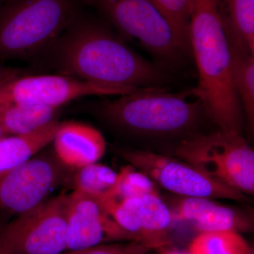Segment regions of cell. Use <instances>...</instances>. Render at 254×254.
Instances as JSON below:
<instances>
[{
  "mask_svg": "<svg viewBox=\"0 0 254 254\" xmlns=\"http://www.w3.org/2000/svg\"><path fill=\"white\" fill-rule=\"evenodd\" d=\"M64 76L108 86L163 88L167 70L127 45L109 25L80 13L36 60Z\"/></svg>",
  "mask_w": 254,
  "mask_h": 254,
  "instance_id": "cell-1",
  "label": "cell"
},
{
  "mask_svg": "<svg viewBox=\"0 0 254 254\" xmlns=\"http://www.w3.org/2000/svg\"><path fill=\"white\" fill-rule=\"evenodd\" d=\"M91 109L120 134L144 141H173L176 145L208 131L203 128L212 122L195 88L179 93L165 88H141L95 103Z\"/></svg>",
  "mask_w": 254,
  "mask_h": 254,
  "instance_id": "cell-2",
  "label": "cell"
},
{
  "mask_svg": "<svg viewBox=\"0 0 254 254\" xmlns=\"http://www.w3.org/2000/svg\"><path fill=\"white\" fill-rule=\"evenodd\" d=\"M190 41L198 73L197 97L217 128L242 134L245 118L232 83L230 46L217 0H192Z\"/></svg>",
  "mask_w": 254,
  "mask_h": 254,
  "instance_id": "cell-3",
  "label": "cell"
},
{
  "mask_svg": "<svg viewBox=\"0 0 254 254\" xmlns=\"http://www.w3.org/2000/svg\"><path fill=\"white\" fill-rule=\"evenodd\" d=\"M81 1L7 0L0 8V59H38L81 13Z\"/></svg>",
  "mask_w": 254,
  "mask_h": 254,
  "instance_id": "cell-4",
  "label": "cell"
},
{
  "mask_svg": "<svg viewBox=\"0 0 254 254\" xmlns=\"http://www.w3.org/2000/svg\"><path fill=\"white\" fill-rule=\"evenodd\" d=\"M173 154L210 180L254 194V151L242 134L218 128L180 142Z\"/></svg>",
  "mask_w": 254,
  "mask_h": 254,
  "instance_id": "cell-5",
  "label": "cell"
},
{
  "mask_svg": "<svg viewBox=\"0 0 254 254\" xmlns=\"http://www.w3.org/2000/svg\"><path fill=\"white\" fill-rule=\"evenodd\" d=\"M98 9L125 41L134 42L165 69L188 56L166 18L151 0H83Z\"/></svg>",
  "mask_w": 254,
  "mask_h": 254,
  "instance_id": "cell-6",
  "label": "cell"
},
{
  "mask_svg": "<svg viewBox=\"0 0 254 254\" xmlns=\"http://www.w3.org/2000/svg\"><path fill=\"white\" fill-rule=\"evenodd\" d=\"M68 194L45 200L0 227V254H61L66 250Z\"/></svg>",
  "mask_w": 254,
  "mask_h": 254,
  "instance_id": "cell-7",
  "label": "cell"
},
{
  "mask_svg": "<svg viewBox=\"0 0 254 254\" xmlns=\"http://www.w3.org/2000/svg\"><path fill=\"white\" fill-rule=\"evenodd\" d=\"M114 152L165 190L182 197L248 201L247 195L210 180L190 164L150 150L115 147Z\"/></svg>",
  "mask_w": 254,
  "mask_h": 254,
  "instance_id": "cell-8",
  "label": "cell"
},
{
  "mask_svg": "<svg viewBox=\"0 0 254 254\" xmlns=\"http://www.w3.org/2000/svg\"><path fill=\"white\" fill-rule=\"evenodd\" d=\"M73 170L61 163L54 150H41L0 176V208L18 215L36 208L55 187L68 182Z\"/></svg>",
  "mask_w": 254,
  "mask_h": 254,
  "instance_id": "cell-9",
  "label": "cell"
},
{
  "mask_svg": "<svg viewBox=\"0 0 254 254\" xmlns=\"http://www.w3.org/2000/svg\"><path fill=\"white\" fill-rule=\"evenodd\" d=\"M137 90L92 83L61 74L30 73L18 76L0 87V109L15 105L62 108L66 103L83 97L119 96Z\"/></svg>",
  "mask_w": 254,
  "mask_h": 254,
  "instance_id": "cell-10",
  "label": "cell"
},
{
  "mask_svg": "<svg viewBox=\"0 0 254 254\" xmlns=\"http://www.w3.org/2000/svg\"><path fill=\"white\" fill-rule=\"evenodd\" d=\"M136 241L110 215L104 200L73 190L68 194L66 250Z\"/></svg>",
  "mask_w": 254,
  "mask_h": 254,
  "instance_id": "cell-11",
  "label": "cell"
},
{
  "mask_svg": "<svg viewBox=\"0 0 254 254\" xmlns=\"http://www.w3.org/2000/svg\"><path fill=\"white\" fill-rule=\"evenodd\" d=\"M107 208L123 230L152 249L168 246L169 229L174 221L173 212L160 194L141 198L109 200Z\"/></svg>",
  "mask_w": 254,
  "mask_h": 254,
  "instance_id": "cell-12",
  "label": "cell"
},
{
  "mask_svg": "<svg viewBox=\"0 0 254 254\" xmlns=\"http://www.w3.org/2000/svg\"><path fill=\"white\" fill-rule=\"evenodd\" d=\"M174 220L188 222L200 233L217 232H251L252 215L240 209L218 204L212 199L200 197H183L177 202Z\"/></svg>",
  "mask_w": 254,
  "mask_h": 254,
  "instance_id": "cell-13",
  "label": "cell"
},
{
  "mask_svg": "<svg viewBox=\"0 0 254 254\" xmlns=\"http://www.w3.org/2000/svg\"><path fill=\"white\" fill-rule=\"evenodd\" d=\"M53 143L58 158L72 169L98 163L106 150V141L100 131L78 122L63 123Z\"/></svg>",
  "mask_w": 254,
  "mask_h": 254,
  "instance_id": "cell-14",
  "label": "cell"
},
{
  "mask_svg": "<svg viewBox=\"0 0 254 254\" xmlns=\"http://www.w3.org/2000/svg\"><path fill=\"white\" fill-rule=\"evenodd\" d=\"M58 120L24 135L6 136L0 140V176L34 156L53 143L61 127Z\"/></svg>",
  "mask_w": 254,
  "mask_h": 254,
  "instance_id": "cell-15",
  "label": "cell"
},
{
  "mask_svg": "<svg viewBox=\"0 0 254 254\" xmlns=\"http://www.w3.org/2000/svg\"><path fill=\"white\" fill-rule=\"evenodd\" d=\"M230 43L254 55V0H217Z\"/></svg>",
  "mask_w": 254,
  "mask_h": 254,
  "instance_id": "cell-16",
  "label": "cell"
},
{
  "mask_svg": "<svg viewBox=\"0 0 254 254\" xmlns=\"http://www.w3.org/2000/svg\"><path fill=\"white\" fill-rule=\"evenodd\" d=\"M229 46L232 83L243 111L245 127L252 136L254 128V55L230 42Z\"/></svg>",
  "mask_w": 254,
  "mask_h": 254,
  "instance_id": "cell-17",
  "label": "cell"
},
{
  "mask_svg": "<svg viewBox=\"0 0 254 254\" xmlns=\"http://www.w3.org/2000/svg\"><path fill=\"white\" fill-rule=\"evenodd\" d=\"M61 108L15 105L0 109V125L7 136L28 134L56 120Z\"/></svg>",
  "mask_w": 254,
  "mask_h": 254,
  "instance_id": "cell-18",
  "label": "cell"
},
{
  "mask_svg": "<svg viewBox=\"0 0 254 254\" xmlns=\"http://www.w3.org/2000/svg\"><path fill=\"white\" fill-rule=\"evenodd\" d=\"M118 177L113 169L95 163L73 169L68 182L73 190L107 200L113 197Z\"/></svg>",
  "mask_w": 254,
  "mask_h": 254,
  "instance_id": "cell-19",
  "label": "cell"
},
{
  "mask_svg": "<svg viewBox=\"0 0 254 254\" xmlns=\"http://www.w3.org/2000/svg\"><path fill=\"white\" fill-rule=\"evenodd\" d=\"M247 241L235 232L200 233L190 242V254H250Z\"/></svg>",
  "mask_w": 254,
  "mask_h": 254,
  "instance_id": "cell-20",
  "label": "cell"
},
{
  "mask_svg": "<svg viewBox=\"0 0 254 254\" xmlns=\"http://www.w3.org/2000/svg\"><path fill=\"white\" fill-rule=\"evenodd\" d=\"M171 25L179 42L188 55L190 53V25L192 0H151Z\"/></svg>",
  "mask_w": 254,
  "mask_h": 254,
  "instance_id": "cell-21",
  "label": "cell"
},
{
  "mask_svg": "<svg viewBox=\"0 0 254 254\" xmlns=\"http://www.w3.org/2000/svg\"><path fill=\"white\" fill-rule=\"evenodd\" d=\"M118 173V183L110 200L120 201L128 198H141L146 195L159 194L155 182L131 165L123 167Z\"/></svg>",
  "mask_w": 254,
  "mask_h": 254,
  "instance_id": "cell-22",
  "label": "cell"
},
{
  "mask_svg": "<svg viewBox=\"0 0 254 254\" xmlns=\"http://www.w3.org/2000/svg\"><path fill=\"white\" fill-rule=\"evenodd\" d=\"M152 250L148 246L138 241L114 242L82 249L68 251L61 254H147Z\"/></svg>",
  "mask_w": 254,
  "mask_h": 254,
  "instance_id": "cell-23",
  "label": "cell"
},
{
  "mask_svg": "<svg viewBox=\"0 0 254 254\" xmlns=\"http://www.w3.org/2000/svg\"><path fill=\"white\" fill-rule=\"evenodd\" d=\"M29 74V71L23 68L9 67L0 64V87L5 83L23 75Z\"/></svg>",
  "mask_w": 254,
  "mask_h": 254,
  "instance_id": "cell-24",
  "label": "cell"
},
{
  "mask_svg": "<svg viewBox=\"0 0 254 254\" xmlns=\"http://www.w3.org/2000/svg\"><path fill=\"white\" fill-rule=\"evenodd\" d=\"M155 250L158 254H190L188 252H182L176 249L170 248L168 246L159 247Z\"/></svg>",
  "mask_w": 254,
  "mask_h": 254,
  "instance_id": "cell-25",
  "label": "cell"
},
{
  "mask_svg": "<svg viewBox=\"0 0 254 254\" xmlns=\"http://www.w3.org/2000/svg\"><path fill=\"white\" fill-rule=\"evenodd\" d=\"M6 136H7V135H6V133H5L4 129H3L2 127H1V125H0V140Z\"/></svg>",
  "mask_w": 254,
  "mask_h": 254,
  "instance_id": "cell-26",
  "label": "cell"
},
{
  "mask_svg": "<svg viewBox=\"0 0 254 254\" xmlns=\"http://www.w3.org/2000/svg\"><path fill=\"white\" fill-rule=\"evenodd\" d=\"M250 254H254V252H252V253H251Z\"/></svg>",
  "mask_w": 254,
  "mask_h": 254,
  "instance_id": "cell-27",
  "label": "cell"
},
{
  "mask_svg": "<svg viewBox=\"0 0 254 254\" xmlns=\"http://www.w3.org/2000/svg\"><path fill=\"white\" fill-rule=\"evenodd\" d=\"M148 253H149V252H148Z\"/></svg>",
  "mask_w": 254,
  "mask_h": 254,
  "instance_id": "cell-28",
  "label": "cell"
}]
</instances>
